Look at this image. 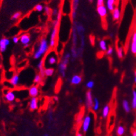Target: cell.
Returning a JSON list of instances; mask_svg holds the SVG:
<instances>
[{
	"label": "cell",
	"mask_w": 136,
	"mask_h": 136,
	"mask_svg": "<svg viewBox=\"0 0 136 136\" xmlns=\"http://www.w3.org/2000/svg\"><path fill=\"white\" fill-rule=\"evenodd\" d=\"M48 117H49L50 120H51V119H53V113L50 112L49 114H48Z\"/></svg>",
	"instance_id": "obj_38"
},
{
	"label": "cell",
	"mask_w": 136,
	"mask_h": 136,
	"mask_svg": "<svg viewBox=\"0 0 136 136\" xmlns=\"http://www.w3.org/2000/svg\"><path fill=\"white\" fill-rule=\"evenodd\" d=\"M94 86H95V82L93 80H89L86 84V87L89 90H91V89L94 88Z\"/></svg>",
	"instance_id": "obj_29"
},
{
	"label": "cell",
	"mask_w": 136,
	"mask_h": 136,
	"mask_svg": "<svg viewBox=\"0 0 136 136\" xmlns=\"http://www.w3.org/2000/svg\"><path fill=\"white\" fill-rule=\"evenodd\" d=\"M97 12L98 13L101 18H105L107 15V6L103 5V6H97Z\"/></svg>",
	"instance_id": "obj_13"
},
{
	"label": "cell",
	"mask_w": 136,
	"mask_h": 136,
	"mask_svg": "<svg viewBox=\"0 0 136 136\" xmlns=\"http://www.w3.org/2000/svg\"><path fill=\"white\" fill-rule=\"evenodd\" d=\"M134 82L136 84V71L135 72V75H134Z\"/></svg>",
	"instance_id": "obj_40"
},
{
	"label": "cell",
	"mask_w": 136,
	"mask_h": 136,
	"mask_svg": "<svg viewBox=\"0 0 136 136\" xmlns=\"http://www.w3.org/2000/svg\"><path fill=\"white\" fill-rule=\"evenodd\" d=\"M42 76L40 75V73H38V74H36L35 75V77H34V79H33V82L35 84H40V82H41L42 80Z\"/></svg>",
	"instance_id": "obj_28"
},
{
	"label": "cell",
	"mask_w": 136,
	"mask_h": 136,
	"mask_svg": "<svg viewBox=\"0 0 136 136\" xmlns=\"http://www.w3.org/2000/svg\"><path fill=\"white\" fill-rule=\"evenodd\" d=\"M40 93V89L37 85H33L28 89V94L31 97H37Z\"/></svg>",
	"instance_id": "obj_11"
},
{
	"label": "cell",
	"mask_w": 136,
	"mask_h": 136,
	"mask_svg": "<svg viewBox=\"0 0 136 136\" xmlns=\"http://www.w3.org/2000/svg\"><path fill=\"white\" fill-rule=\"evenodd\" d=\"M16 95L14 91H8L7 93L5 94V96H4V98L7 102H13L15 100Z\"/></svg>",
	"instance_id": "obj_15"
},
{
	"label": "cell",
	"mask_w": 136,
	"mask_h": 136,
	"mask_svg": "<svg viewBox=\"0 0 136 136\" xmlns=\"http://www.w3.org/2000/svg\"><path fill=\"white\" fill-rule=\"evenodd\" d=\"M131 109L133 110L136 109V90H133L132 91V97H131Z\"/></svg>",
	"instance_id": "obj_23"
},
{
	"label": "cell",
	"mask_w": 136,
	"mask_h": 136,
	"mask_svg": "<svg viewBox=\"0 0 136 136\" xmlns=\"http://www.w3.org/2000/svg\"><path fill=\"white\" fill-rule=\"evenodd\" d=\"M78 39L79 36L77 34V31L75 28L73 26L72 28V33H71V41H72V46L71 48V55L72 61L75 60V59L79 57V53H78V48H77V44H78Z\"/></svg>",
	"instance_id": "obj_2"
},
{
	"label": "cell",
	"mask_w": 136,
	"mask_h": 136,
	"mask_svg": "<svg viewBox=\"0 0 136 136\" xmlns=\"http://www.w3.org/2000/svg\"><path fill=\"white\" fill-rule=\"evenodd\" d=\"M99 48L101 51L106 52L107 51V44L104 40H101L99 41Z\"/></svg>",
	"instance_id": "obj_22"
},
{
	"label": "cell",
	"mask_w": 136,
	"mask_h": 136,
	"mask_svg": "<svg viewBox=\"0 0 136 136\" xmlns=\"http://www.w3.org/2000/svg\"><path fill=\"white\" fill-rule=\"evenodd\" d=\"M43 136H49V135H48V134H44Z\"/></svg>",
	"instance_id": "obj_43"
},
{
	"label": "cell",
	"mask_w": 136,
	"mask_h": 136,
	"mask_svg": "<svg viewBox=\"0 0 136 136\" xmlns=\"http://www.w3.org/2000/svg\"><path fill=\"white\" fill-rule=\"evenodd\" d=\"M44 11L46 13V15H50L52 13V10L50 8V7L48 6H44Z\"/></svg>",
	"instance_id": "obj_33"
},
{
	"label": "cell",
	"mask_w": 136,
	"mask_h": 136,
	"mask_svg": "<svg viewBox=\"0 0 136 136\" xmlns=\"http://www.w3.org/2000/svg\"><path fill=\"white\" fill-rule=\"evenodd\" d=\"M55 73V69L52 67H47L44 69V74L46 77H51Z\"/></svg>",
	"instance_id": "obj_20"
},
{
	"label": "cell",
	"mask_w": 136,
	"mask_h": 136,
	"mask_svg": "<svg viewBox=\"0 0 136 136\" xmlns=\"http://www.w3.org/2000/svg\"><path fill=\"white\" fill-rule=\"evenodd\" d=\"M57 60H58V59H57V55L55 52L53 51V53H51L46 58L45 64H46L48 66H53L57 63Z\"/></svg>",
	"instance_id": "obj_6"
},
{
	"label": "cell",
	"mask_w": 136,
	"mask_h": 136,
	"mask_svg": "<svg viewBox=\"0 0 136 136\" xmlns=\"http://www.w3.org/2000/svg\"><path fill=\"white\" fill-rule=\"evenodd\" d=\"M115 0H107L106 5L107 9L110 12H112L115 8Z\"/></svg>",
	"instance_id": "obj_21"
},
{
	"label": "cell",
	"mask_w": 136,
	"mask_h": 136,
	"mask_svg": "<svg viewBox=\"0 0 136 136\" xmlns=\"http://www.w3.org/2000/svg\"><path fill=\"white\" fill-rule=\"evenodd\" d=\"M110 112V106L108 104L105 105L104 107H103L102 112V115L103 118H108Z\"/></svg>",
	"instance_id": "obj_19"
},
{
	"label": "cell",
	"mask_w": 136,
	"mask_h": 136,
	"mask_svg": "<svg viewBox=\"0 0 136 136\" xmlns=\"http://www.w3.org/2000/svg\"><path fill=\"white\" fill-rule=\"evenodd\" d=\"M116 52H117V55H118V57L120 59L123 58L124 53V49H123V48L122 47V46H118V47L117 48Z\"/></svg>",
	"instance_id": "obj_26"
},
{
	"label": "cell",
	"mask_w": 136,
	"mask_h": 136,
	"mask_svg": "<svg viewBox=\"0 0 136 136\" xmlns=\"http://www.w3.org/2000/svg\"><path fill=\"white\" fill-rule=\"evenodd\" d=\"M31 41V37L29 34L24 33L22 34L20 38V42L22 44V45H24L25 47H27L29 46Z\"/></svg>",
	"instance_id": "obj_8"
},
{
	"label": "cell",
	"mask_w": 136,
	"mask_h": 136,
	"mask_svg": "<svg viewBox=\"0 0 136 136\" xmlns=\"http://www.w3.org/2000/svg\"><path fill=\"white\" fill-rule=\"evenodd\" d=\"M79 0H72V11H71V17L73 20L77 17V12L79 6Z\"/></svg>",
	"instance_id": "obj_9"
},
{
	"label": "cell",
	"mask_w": 136,
	"mask_h": 136,
	"mask_svg": "<svg viewBox=\"0 0 136 136\" xmlns=\"http://www.w3.org/2000/svg\"><path fill=\"white\" fill-rule=\"evenodd\" d=\"M71 59V55L69 52H66L61 57V61L58 64V72L61 77H66V70H67L68 64L69 63L70 59Z\"/></svg>",
	"instance_id": "obj_3"
},
{
	"label": "cell",
	"mask_w": 136,
	"mask_h": 136,
	"mask_svg": "<svg viewBox=\"0 0 136 136\" xmlns=\"http://www.w3.org/2000/svg\"><path fill=\"white\" fill-rule=\"evenodd\" d=\"M132 136H136V131H133L132 133Z\"/></svg>",
	"instance_id": "obj_41"
},
{
	"label": "cell",
	"mask_w": 136,
	"mask_h": 136,
	"mask_svg": "<svg viewBox=\"0 0 136 136\" xmlns=\"http://www.w3.org/2000/svg\"><path fill=\"white\" fill-rule=\"evenodd\" d=\"M131 41H136V31L133 33L132 35V39H131Z\"/></svg>",
	"instance_id": "obj_37"
},
{
	"label": "cell",
	"mask_w": 136,
	"mask_h": 136,
	"mask_svg": "<svg viewBox=\"0 0 136 136\" xmlns=\"http://www.w3.org/2000/svg\"><path fill=\"white\" fill-rule=\"evenodd\" d=\"M122 108L126 113H130L131 110V105L127 100H124L122 101Z\"/></svg>",
	"instance_id": "obj_18"
},
{
	"label": "cell",
	"mask_w": 136,
	"mask_h": 136,
	"mask_svg": "<svg viewBox=\"0 0 136 136\" xmlns=\"http://www.w3.org/2000/svg\"><path fill=\"white\" fill-rule=\"evenodd\" d=\"M21 15H22V13H21L16 12L15 13H14L11 19H12L13 20H17L18 19H20V17H21Z\"/></svg>",
	"instance_id": "obj_31"
},
{
	"label": "cell",
	"mask_w": 136,
	"mask_h": 136,
	"mask_svg": "<svg viewBox=\"0 0 136 136\" xmlns=\"http://www.w3.org/2000/svg\"><path fill=\"white\" fill-rule=\"evenodd\" d=\"M76 136H83V135H82V133L78 132V133H77V134H76Z\"/></svg>",
	"instance_id": "obj_39"
},
{
	"label": "cell",
	"mask_w": 136,
	"mask_h": 136,
	"mask_svg": "<svg viewBox=\"0 0 136 136\" xmlns=\"http://www.w3.org/2000/svg\"><path fill=\"white\" fill-rule=\"evenodd\" d=\"M12 41L14 44L19 43V41H20V38H19V37H17V36H15V37H13V38Z\"/></svg>",
	"instance_id": "obj_34"
},
{
	"label": "cell",
	"mask_w": 136,
	"mask_h": 136,
	"mask_svg": "<svg viewBox=\"0 0 136 136\" xmlns=\"http://www.w3.org/2000/svg\"><path fill=\"white\" fill-rule=\"evenodd\" d=\"M49 44L46 38H41L36 50L33 53V58L35 59H41L49 50Z\"/></svg>",
	"instance_id": "obj_1"
},
{
	"label": "cell",
	"mask_w": 136,
	"mask_h": 136,
	"mask_svg": "<svg viewBox=\"0 0 136 136\" xmlns=\"http://www.w3.org/2000/svg\"><path fill=\"white\" fill-rule=\"evenodd\" d=\"M100 108V100H99L98 98L95 97V98H94V102H93V108H92V110H93L94 112H97V111H98Z\"/></svg>",
	"instance_id": "obj_24"
},
{
	"label": "cell",
	"mask_w": 136,
	"mask_h": 136,
	"mask_svg": "<svg viewBox=\"0 0 136 136\" xmlns=\"http://www.w3.org/2000/svg\"><path fill=\"white\" fill-rule=\"evenodd\" d=\"M121 11L119 8H115L112 11V17L114 21H118L120 19Z\"/></svg>",
	"instance_id": "obj_17"
},
{
	"label": "cell",
	"mask_w": 136,
	"mask_h": 136,
	"mask_svg": "<svg viewBox=\"0 0 136 136\" xmlns=\"http://www.w3.org/2000/svg\"><path fill=\"white\" fill-rule=\"evenodd\" d=\"M130 50L131 53L133 55H136V41H131L130 46Z\"/></svg>",
	"instance_id": "obj_27"
},
{
	"label": "cell",
	"mask_w": 136,
	"mask_h": 136,
	"mask_svg": "<svg viewBox=\"0 0 136 136\" xmlns=\"http://www.w3.org/2000/svg\"><path fill=\"white\" fill-rule=\"evenodd\" d=\"M39 107V101L38 97H31L30 100L29 108L31 110H35Z\"/></svg>",
	"instance_id": "obj_12"
},
{
	"label": "cell",
	"mask_w": 136,
	"mask_h": 136,
	"mask_svg": "<svg viewBox=\"0 0 136 136\" xmlns=\"http://www.w3.org/2000/svg\"><path fill=\"white\" fill-rule=\"evenodd\" d=\"M10 44V41L8 38H2L0 40V52L4 53Z\"/></svg>",
	"instance_id": "obj_10"
},
{
	"label": "cell",
	"mask_w": 136,
	"mask_h": 136,
	"mask_svg": "<svg viewBox=\"0 0 136 136\" xmlns=\"http://www.w3.org/2000/svg\"><path fill=\"white\" fill-rule=\"evenodd\" d=\"M20 75L18 74H15L12 76V77L10 79V84L12 85V86H17L19 84H20Z\"/></svg>",
	"instance_id": "obj_16"
},
{
	"label": "cell",
	"mask_w": 136,
	"mask_h": 136,
	"mask_svg": "<svg viewBox=\"0 0 136 136\" xmlns=\"http://www.w3.org/2000/svg\"><path fill=\"white\" fill-rule=\"evenodd\" d=\"M91 122H92V117L91 115H85L84 118H83L82 122V131L83 133H87L89 131V128L91 126Z\"/></svg>",
	"instance_id": "obj_5"
},
{
	"label": "cell",
	"mask_w": 136,
	"mask_h": 136,
	"mask_svg": "<svg viewBox=\"0 0 136 136\" xmlns=\"http://www.w3.org/2000/svg\"><path fill=\"white\" fill-rule=\"evenodd\" d=\"M54 99H55V101H58V97H54Z\"/></svg>",
	"instance_id": "obj_42"
},
{
	"label": "cell",
	"mask_w": 136,
	"mask_h": 136,
	"mask_svg": "<svg viewBox=\"0 0 136 136\" xmlns=\"http://www.w3.org/2000/svg\"><path fill=\"white\" fill-rule=\"evenodd\" d=\"M44 6L42 4H38V5H36L35 7V10L37 12L41 13L44 10Z\"/></svg>",
	"instance_id": "obj_30"
},
{
	"label": "cell",
	"mask_w": 136,
	"mask_h": 136,
	"mask_svg": "<svg viewBox=\"0 0 136 136\" xmlns=\"http://www.w3.org/2000/svg\"><path fill=\"white\" fill-rule=\"evenodd\" d=\"M113 52H114V49H113V48L110 46L107 48V51H106V55L107 56H111V55L113 54Z\"/></svg>",
	"instance_id": "obj_32"
},
{
	"label": "cell",
	"mask_w": 136,
	"mask_h": 136,
	"mask_svg": "<svg viewBox=\"0 0 136 136\" xmlns=\"http://www.w3.org/2000/svg\"><path fill=\"white\" fill-rule=\"evenodd\" d=\"M104 4V0H97V6H103Z\"/></svg>",
	"instance_id": "obj_36"
},
{
	"label": "cell",
	"mask_w": 136,
	"mask_h": 136,
	"mask_svg": "<svg viewBox=\"0 0 136 136\" xmlns=\"http://www.w3.org/2000/svg\"><path fill=\"white\" fill-rule=\"evenodd\" d=\"M59 10L57 9V8H54V9H53L52 10V15L53 16H57V14H58V13H59Z\"/></svg>",
	"instance_id": "obj_35"
},
{
	"label": "cell",
	"mask_w": 136,
	"mask_h": 136,
	"mask_svg": "<svg viewBox=\"0 0 136 136\" xmlns=\"http://www.w3.org/2000/svg\"><path fill=\"white\" fill-rule=\"evenodd\" d=\"M59 22L60 20L55 19V21L53 22V29L50 35L49 41H48L50 48H52L55 47L56 43H57L56 41H57V34H58V26H59Z\"/></svg>",
	"instance_id": "obj_4"
},
{
	"label": "cell",
	"mask_w": 136,
	"mask_h": 136,
	"mask_svg": "<svg viewBox=\"0 0 136 136\" xmlns=\"http://www.w3.org/2000/svg\"><path fill=\"white\" fill-rule=\"evenodd\" d=\"M82 81V78L80 75H74L73 77H71L70 79V83L72 85H78L79 84H81Z\"/></svg>",
	"instance_id": "obj_14"
},
{
	"label": "cell",
	"mask_w": 136,
	"mask_h": 136,
	"mask_svg": "<svg viewBox=\"0 0 136 136\" xmlns=\"http://www.w3.org/2000/svg\"><path fill=\"white\" fill-rule=\"evenodd\" d=\"M116 133L117 135L118 136H122L124 134V133H125V128L122 125H120L117 128Z\"/></svg>",
	"instance_id": "obj_25"
},
{
	"label": "cell",
	"mask_w": 136,
	"mask_h": 136,
	"mask_svg": "<svg viewBox=\"0 0 136 136\" xmlns=\"http://www.w3.org/2000/svg\"><path fill=\"white\" fill-rule=\"evenodd\" d=\"M89 1H90V2H93V0H89Z\"/></svg>",
	"instance_id": "obj_44"
},
{
	"label": "cell",
	"mask_w": 136,
	"mask_h": 136,
	"mask_svg": "<svg viewBox=\"0 0 136 136\" xmlns=\"http://www.w3.org/2000/svg\"><path fill=\"white\" fill-rule=\"evenodd\" d=\"M93 96V93L91 91H88L86 93V107L87 109H91L93 108V102H94V98Z\"/></svg>",
	"instance_id": "obj_7"
}]
</instances>
